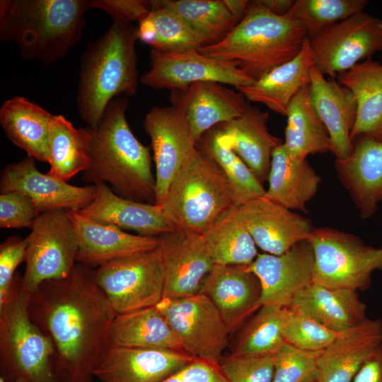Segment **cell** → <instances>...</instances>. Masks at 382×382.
Wrapping results in <instances>:
<instances>
[{"label":"cell","instance_id":"1","mask_svg":"<svg viewBox=\"0 0 382 382\" xmlns=\"http://www.w3.org/2000/svg\"><path fill=\"white\" fill-rule=\"evenodd\" d=\"M28 310L53 342V366L59 381L93 382L109 348L117 315L96 282L93 269L76 263L69 277L42 283L30 294Z\"/></svg>","mask_w":382,"mask_h":382},{"label":"cell","instance_id":"2","mask_svg":"<svg viewBox=\"0 0 382 382\" xmlns=\"http://www.w3.org/2000/svg\"><path fill=\"white\" fill-rule=\"evenodd\" d=\"M128 105L127 97L113 99L100 124L94 129L88 127L90 164L81 179L91 185L109 183L122 197L154 204L156 179L150 148L132 132L126 119Z\"/></svg>","mask_w":382,"mask_h":382},{"label":"cell","instance_id":"3","mask_svg":"<svg viewBox=\"0 0 382 382\" xmlns=\"http://www.w3.org/2000/svg\"><path fill=\"white\" fill-rule=\"evenodd\" d=\"M91 0H1L0 41L21 57L50 65L80 41Z\"/></svg>","mask_w":382,"mask_h":382},{"label":"cell","instance_id":"4","mask_svg":"<svg viewBox=\"0 0 382 382\" xmlns=\"http://www.w3.org/2000/svg\"><path fill=\"white\" fill-rule=\"evenodd\" d=\"M138 39V25L113 21L101 37L87 44L80 61L76 107L88 127L100 124L113 99L136 94Z\"/></svg>","mask_w":382,"mask_h":382},{"label":"cell","instance_id":"5","mask_svg":"<svg viewBox=\"0 0 382 382\" xmlns=\"http://www.w3.org/2000/svg\"><path fill=\"white\" fill-rule=\"evenodd\" d=\"M308 39L289 13L276 15L252 4L221 42L198 51L209 57L233 61L255 81L296 57Z\"/></svg>","mask_w":382,"mask_h":382},{"label":"cell","instance_id":"6","mask_svg":"<svg viewBox=\"0 0 382 382\" xmlns=\"http://www.w3.org/2000/svg\"><path fill=\"white\" fill-rule=\"evenodd\" d=\"M234 206L231 187L222 170L196 148L174 176L161 208L173 229L202 236Z\"/></svg>","mask_w":382,"mask_h":382},{"label":"cell","instance_id":"7","mask_svg":"<svg viewBox=\"0 0 382 382\" xmlns=\"http://www.w3.org/2000/svg\"><path fill=\"white\" fill-rule=\"evenodd\" d=\"M30 294L16 273L9 296L0 307L1 376L8 382L23 378L28 382H59L53 366L51 338L31 319Z\"/></svg>","mask_w":382,"mask_h":382},{"label":"cell","instance_id":"8","mask_svg":"<svg viewBox=\"0 0 382 382\" xmlns=\"http://www.w3.org/2000/svg\"><path fill=\"white\" fill-rule=\"evenodd\" d=\"M314 255L313 282L329 288L367 289L382 270V247L366 245L357 236L329 227L313 228L308 238Z\"/></svg>","mask_w":382,"mask_h":382},{"label":"cell","instance_id":"9","mask_svg":"<svg viewBox=\"0 0 382 382\" xmlns=\"http://www.w3.org/2000/svg\"><path fill=\"white\" fill-rule=\"evenodd\" d=\"M93 278L117 314L156 306L163 298L161 247L120 257L93 270Z\"/></svg>","mask_w":382,"mask_h":382},{"label":"cell","instance_id":"10","mask_svg":"<svg viewBox=\"0 0 382 382\" xmlns=\"http://www.w3.org/2000/svg\"><path fill=\"white\" fill-rule=\"evenodd\" d=\"M23 288L30 294L50 280L69 277L76 265L78 238L69 210L41 213L28 235Z\"/></svg>","mask_w":382,"mask_h":382},{"label":"cell","instance_id":"11","mask_svg":"<svg viewBox=\"0 0 382 382\" xmlns=\"http://www.w3.org/2000/svg\"><path fill=\"white\" fill-rule=\"evenodd\" d=\"M156 307L180 339L185 352L219 364L228 343L229 330L217 308L204 294L163 298Z\"/></svg>","mask_w":382,"mask_h":382},{"label":"cell","instance_id":"12","mask_svg":"<svg viewBox=\"0 0 382 382\" xmlns=\"http://www.w3.org/2000/svg\"><path fill=\"white\" fill-rule=\"evenodd\" d=\"M308 40L313 64L335 78L382 51V19L360 12Z\"/></svg>","mask_w":382,"mask_h":382},{"label":"cell","instance_id":"13","mask_svg":"<svg viewBox=\"0 0 382 382\" xmlns=\"http://www.w3.org/2000/svg\"><path fill=\"white\" fill-rule=\"evenodd\" d=\"M150 68L140 76V82L154 89L184 91L202 81L229 84L236 88L255 81L233 61L207 57L198 50L163 52L151 49Z\"/></svg>","mask_w":382,"mask_h":382},{"label":"cell","instance_id":"14","mask_svg":"<svg viewBox=\"0 0 382 382\" xmlns=\"http://www.w3.org/2000/svg\"><path fill=\"white\" fill-rule=\"evenodd\" d=\"M143 127L151 139L156 164L154 204L161 207L180 167L197 148L184 112L175 106L151 108Z\"/></svg>","mask_w":382,"mask_h":382},{"label":"cell","instance_id":"15","mask_svg":"<svg viewBox=\"0 0 382 382\" xmlns=\"http://www.w3.org/2000/svg\"><path fill=\"white\" fill-rule=\"evenodd\" d=\"M35 159L27 156L9 163L1 173V192H18L28 196L37 210H80L92 202L96 186L79 187L70 185L50 174L42 173L35 164Z\"/></svg>","mask_w":382,"mask_h":382},{"label":"cell","instance_id":"16","mask_svg":"<svg viewBox=\"0 0 382 382\" xmlns=\"http://www.w3.org/2000/svg\"><path fill=\"white\" fill-rule=\"evenodd\" d=\"M158 238L165 270L163 298H183L199 293L204 280L215 265L202 236L173 229Z\"/></svg>","mask_w":382,"mask_h":382},{"label":"cell","instance_id":"17","mask_svg":"<svg viewBox=\"0 0 382 382\" xmlns=\"http://www.w3.org/2000/svg\"><path fill=\"white\" fill-rule=\"evenodd\" d=\"M260 279L261 306L285 307L296 294L313 280L314 255L308 240L275 255L258 254L248 265Z\"/></svg>","mask_w":382,"mask_h":382},{"label":"cell","instance_id":"18","mask_svg":"<svg viewBox=\"0 0 382 382\" xmlns=\"http://www.w3.org/2000/svg\"><path fill=\"white\" fill-rule=\"evenodd\" d=\"M199 293L217 308L230 334L243 327L262 306L261 284L248 265H215Z\"/></svg>","mask_w":382,"mask_h":382},{"label":"cell","instance_id":"19","mask_svg":"<svg viewBox=\"0 0 382 382\" xmlns=\"http://www.w3.org/2000/svg\"><path fill=\"white\" fill-rule=\"evenodd\" d=\"M255 244L266 253L279 255L308 240L313 230L311 221L266 197L238 206Z\"/></svg>","mask_w":382,"mask_h":382},{"label":"cell","instance_id":"20","mask_svg":"<svg viewBox=\"0 0 382 382\" xmlns=\"http://www.w3.org/2000/svg\"><path fill=\"white\" fill-rule=\"evenodd\" d=\"M194 359L184 352L109 347L94 377L101 382H163Z\"/></svg>","mask_w":382,"mask_h":382},{"label":"cell","instance_id":"21","mask_svg":"<svg viewBox=\"0 0 382 382\" xmlns=\"http://www.w3.org/2000/svg\"><path fill=\"white\" fill-rule=\"evenodd\" d=\"M241 92L215 81L195 83L184 91H173L170 101L185 114L197 143L216 125L240 116L248 101Z\"/></svg>","mask_w":382,"mask_h":382},{"label":"cell","instance_id":"22","mask_svg":"<svg viewBox=\"0 0 382 382\" xmlns=\"http://www.w3.org/2000/svg\"><path fill=\"white\" fill-rule=\"evenodd\" d=\"M310 96L315 111L329 134L331 152L336 160H345L354 150L351 132L357 105L352 92L334 78L326 79L313 65L310 69Z\"/></svg>","mask_w":382,"mask_h":382},{"label":"cell","instance_id":"23","mask_svg":"<svg viewBox=\"0 0 382 382\" xmlns=\"http://www.w3.org/2000/svg\"><path fill=\"white\" fill-rule=\"evenodd\" d=\"M382 345V321L366 318L338 332L317 359V382H352L361 366Z\"/></svg>","mask_w":382,"mask_h":382},{"label":"cell","instance_id":"24","mask_svg":"<svg viewBox=\"0 0 382 382\" xmlns=\"http://www.w3.org/2000/svg\"><path fill=\"white\" fill-rule=\"evenodd\" d=\"M268 118L248 102L240 116L214 127L261 183L268 179L273 151L283 143L268 131Z\"/></svg>","mask_w":382,"mask_h":382},{"label":"cell","instance_id":"25","mask_svg":"<svg viewBox=\"0 0 382 382\" xmlns=\"http://www.w3.org/2000/svg\"><path fill=\"white\" fill-rule=\"evenodd\" d=\"M353 143L351 155L336 160L335 167L361 216L369 219L382 201V141L359 137Z\"/></svg>","mask_w":382,"mask_h":382},{"label":"cell","instance_id":"26","mask_svg":"<svg viewBox=\"0 0 382 382\" xmlns=\"http://www.w3.org/2000/svg\"><path fill=\"white\" fill-rule=\"evenodd\" d=\"M95 185L94 199L77 211L81 216L144 236L156 237L173 230L165 221L161 207L122 197L103 183Z\"/></svg>","mask_w":382,"mask_h":382},{"label":"cell","instance_id":"27","mask_svg":"<svg viewBox=\"0 0 382 382\" xmlns=\"http://www.w3.org/2000/svg\"><path fill=\"white\" fill-rule=\"evenodd\" d=\"M77 238L76 262L89 267L156 248L158 238L128 233L113 226L87 219L76 210L69 211Z\"/></svg>","mask_w":382,"mask_h":382},{"label":"cell","instance_id":"28","mask_svg":"<svg viewBox=\"0 0 382 382\" xmlns=\"http://www.w3.org/2000/svg\"><path fill=\"white\" fill-rule=\"evenodd\" d=\"M289 306L337 333L352 328L367 318L366 306L357 291L329 288L314 282L298 291Z\"/></svg>","mask_w":382,"mask_h":382},{"label":"cell","instance_id":"29","mask_svg":"<svg viewBox=\"0 0 382 382\" xmlns=\"http://www.w3.org/2000/svg\"><path fill=\"white\" fill-rule=\"evenodd\" d=\"M267 180L265 197L292 211L306 212L320 178L306 159L291 155L282 143L272 153Z\"/></svg>","mask_w":382,"mask_h":382},{"label":"cell","instance_id":"30","mask_svg":"<svg viewBox=\"0 0 382 382\" xmlns=\"http://www.w3.org/2000/svg\"><path fill=\"white\" fill-rule=\"evenodd\" d=\"M309 40L299 54L256 80L253 83L236 88L249 101L265 105L271 110L286 115L292 99L310 84V69L313 66Z\"/></svg>","mask_w":382,"mask_h":382},{"label":"cell","instance_id":"31","mask_svg":"<svg viewBox=\"0 0 382 382\" xmlns=\"http://www.w3.org/2000/svg\"><path fill=\"white\" fill-rule=\"evenodd\" d=\"M337 76V81L352 92L357 102L352 140L366 137L382 141V64L369 58Z\"/></svg>","mask_w":382,"mask_h":382},{"label":"cell","instance_id":"32","mask_svg":"<svg viewBox=\"0 0 382 382\" xmlns=\"http://www.w3.org/2000/svg\"><path fill=\"white\" fill-rule=\"evenodd\" d=\"M109 347L184 352L180 339L156 306L117 314L110 328Z\"/></svg>","mask_w":382,"mask_h":382},{"label":"cell","instance_id":"33","mask_svg":"<svg viewBox=\"0 0 382 382\" xmlns=\"http://www.w3.org/2000/svg\"><path fill=\"white\" fill-rule=\"evenodd\" d=\"M52 115L22 96L6 100L0 108V124L8 139L28 156L47 163V142Z\"/></svg>","mask_w":382,"mask_h":382},{"label":"cell","instance_id":"34","mask_svg":"<svg viewBox=\"0 0 382 382\" xmlns=\"http://www.w3.org/2000/svg\"><path fill=\"white\" fill-rule=\"evenodd\" d=\"M90 132L87 127L76 128L62 115H52L47 142L48 174L68 181L86 171L90 164Z\"/></svg>","mask_w":382,"mask_h":382},{"label":"cell","instance_id":"35","mask_svg":"<svg viewBox=\"0 0 382 382\" xmlns=\"http://www.w3.org/2000/svg\"><path fill=\"white\" fill-rule=\"evenodd\" d=\"M175 13L190 28L201 47L221 42L241 21L226 0H154Z\"/></svg>","mask_w":382,"mask_h":382},{"label":"cell","instance_id":"36","mask_svg":"<svg viewBox=\"0 0 382 382\" xmlns=\"http://www.w3.org/2000/svg\"><path fill=\"white\" fill-rule=\"evenodd\" d=\"M286 117L284 144L289 153L300 159L310 154L332 151V142L325 125L313 106L309 86L291 101Z\"/></svg>","mask_w":382,"mask_h":382},{"label":"cell","instance_id":"37","mask_svg":"<svg viewBox=\"0 0 382 382\" xmlns=\"http://www.w3.org/2000/svg\"><path fill=\"white\" fill-rule=\"evenodd\" d=\"M202 236L215 265H250L258 255L238 206L224 213Z\"/></svg>","mask_w":382,"mask_h":382},{"label":"cell","instance_id":"38","mask_svg":"<svg viewBox=\"0 0 382 382\" xmlns=\"http://www.w3.org/2000/svg\"><path fill=\"white\" fill-rule=\"evenodd\" d=\"M197 148L221 168L231 187L237 206L265 195L266 190L262 183L232 151L215 127L202 135Z\"/></svg>","mask_w":382,"mask_h":382},{"label":"cell","instance_id":"39","mask_svg":"<svg viewBox=\"0 0 382 382\" xmlns=\"http://www.w3.org/2000/svg\"><path fill=\"white\" fill-rule=\"evenodd\" d=\"M151 11L138 23V37L151 49L163 52L198 50L201 45L187 26L173 12L150 1Z\"/></svg>","mask_w":382,"mask_h":382},{"label":"cell","instance_id":"40","mask_svg":"<svg viewBox=\"0 0 382 382\" xmlns=\"http://www.w3.org/2000/svg\"><path fill=\"white\" fill-rule=\"evenodd\" d=\"M281 307L262 306L245 323L230 354L260 357L274 354L284 343L281 331Z\"/></svg>","mask_w":382,"mask_h":382},{"label":"cell","instance_id":"41","mask_svg":"<svg viewBox=\"0 0 382 382\" xmlns=\"http://www.w3.org/2000/svg\"><path fill=\"white\" fill-rule=\"evenodd\" d=\"M366 0H296L289 12L311 39L324 29L363 12Z\"/></svg>","mask_w":382,"mask_h":382},{"label":"cell","instance_id":"42","mask_svg":"<svg viewBox=\"0 0 382 382\" xmlns=\"http://www.w3.org/2000/svg\"><path fill=\"white\" fill-rule=\"evenodd\" d=\"M281 331L286 342L313 352L325 349L337 334L291 306L282 308Z\"/></svg>","mask_w":382,"mask_h":382},{"label":"cell","instance_id":"43","mask_svg":"<svg viewBox=\"0 0 382 382\" xmlns=\"http://www.w3.org/2000/svg\"><path fill=\"white\" fill-rule=\"evenodd\" d=\"M322 351H306L284 342L273 354L272 382H317V359Z\"/></svg>","mask_w":382,"mask_h":382},{"label":"cell","instance_id":"44","mask_svg":"<svg viewBox=\"0 0 382 382\" xmlns=\"http://www.w3.org/2000/svg\"><path fill=\"white\" fill-rule=\"evenodd\" d=\"M219 366L228 382H272L273 355L223 357Z\"/></svg>","mask_w":382,"mask_h":382},{"label":"cell","instance_id":"45","mask_svg":"<svg viewBox=\"0 0 382 382\" xmlns=\"http://www.w3.org/2000/svg\"><path fill=\"white\" fill-rule=\"evenodd\" d=\"M40 214L28 196L18 192H1V228H31Z\"/></svg>","mask_w":382,"mask_h":382},{"label":"cell","instance_id":"46","mask_svg":"<svg viewBox=\"0 0 382 382\" xmlns=\"http://www.w3.org/2000/svg\"><path fill=\"white\" fill-rule=\"evenodd\" d=\"M29 236H11L0 245V307L6 301L18 266L25 262Z\"/></svg>","mask_w":382,"mask_h":382},{"label":"cell","instance_id":"47","mask_svg":"<svg viewBox=\"0 0 382 382\" xmlns=\"http://www.w3.org/2000/svg\"><path fill=\"white\" fill-rule=\"evenodd\" d=\"M91 8L107 13L113 21L140 23L151 11L150 1L141 0H91Z\"/></svg>","mask_w":382,"mask_h":382},{"label":"cell","instance_id":"48","mask_svg":"<svg viewBox=\"0 0 382 382\" xmlns=\"http://www.w3.org/2000/svg\"><path fill=\"white\" fill-rule=\"evenodd\" d=\"M163 382H228L219 364L195 359Z\"/></svg>","mask_w":382,"mask_h":382},{"label":"cell","instance_id":"49","mask_svg":"<svg viewBox=\"0 0 382 382\" xmlns=\"http://www.w3.org/2000/svg\"><path fill=\"white\" fill-rule=\"evenodd\" d=\"M352 382H382V345L361 366Z\"/></svg>","mask_w":382,"mask_h":382},{"label":"cell","instance_id":"50","mask_svg":"<svg viewBox=\"0 0 382 382\" xmlns=\"http://www.w3.org/2000/svg\"><path fill=\"white\" fill-rule=\"evenodd\" d=\"M294 0H255L250 2L258 7L265 8L276 15L284 16L287 14L294 4Z\"/></svg>","mask_w":382,"mask_h":382},{"label":"cell","instance_id":"51","mask_svg":"<svg viewBox=\"0 0 382 382\" xmlns=\"http://www.w3.org/2000/svg\"><path fill=\"white\" fill-rule=\"evenodd\" d=\"M0 382H8V381L1 376ZM14 382H28V381L23 378H18Z\"/></svg>","mask_w":382,"mask_h":382}]
</instances>
